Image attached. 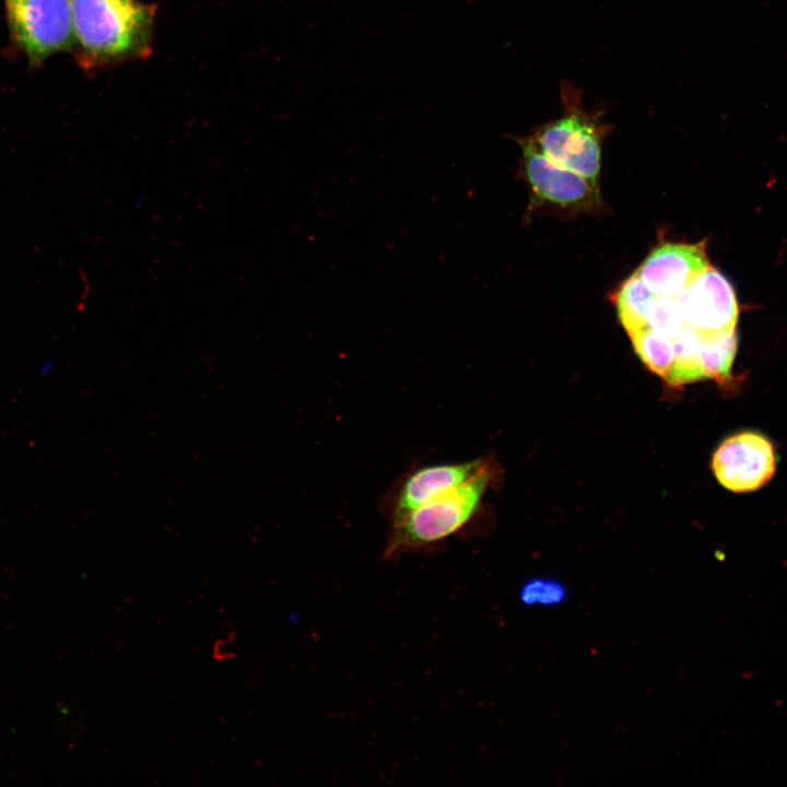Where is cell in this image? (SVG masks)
<instances>
[{
	"mask_svg": "<svg viewBox=\"0 0 787 787\" xmlns=\"http://www.w3.org/2000/svg\"><path fill=\"white\" fill-rule=\"evenodd\" d=\"M74 51L85 70L143 59L152 52L155 4L139 0H70Z\"/></svg>",
	"mask_w": 787,
	"mask_h": 787,
	"instance_id": "cell-1",
	"label": "cell"
},
{
	"mask_svg": "<svg viewBox=\"0 0 787 787\" xmlns=\"http://www.w3.org/2000/svg\"><path fill=\"white\" fill-rule=\"evenodd\" d=\"M494 472L490 463L460 486L391 522L384 557L425 550L460 532L478 513Z\"/></svg>",
	"mask_w": 787,
	"mask_h": 787,
	"instance_id": "cell-2",
	"label": "cell"
},
{
	"mask_svg": "<svg viewBox=\"0 0 787 787\" xmlns=\"http://www.w3.org/2000/svg\"><path fill=\"white\" fill-rule=\"evenodd\" d=\"M562 98L563 116L542 126L531 138L550 160L598 185L602 141L609 127L583 109L572 86L562 87Z\"/></svg>",
	"mask_w": 787,
	"mask_h": 787,
	"instance_id": "cell-3",
	"label": "cell"
},
{
	"mask_svg": "<svg viewBox=\"0 0 787 787\" xmlns=\"http://www.w3.org/2000/svg\"><path fill=\"white\" fill-rule=\"evenodd\" d=\"M13 44L38 66L75 46L70 0H4Z\"/></svg>",
	"mask_w": 787,
	"mask_h": 787,
	"instance_id": "cell-4",
	"label": "cell"
},
{
	"mask_svg": "<svg viewBox=\"0 0 787 787\" xmlns=\"http://www.w3.org/2000/svg\"><path fill=\"white\" fill-rule=\"evenodd\" d=\"M522 152L525 179L536 200L568 210L600 203L598 185L550 160L532 138H516Z\"/></svg>",
	"mask_w": 787,
	"mask_h": 787,
	"instance_id": "cell-5",
	"label": "cell"
},
{
	"mask_svg": "<svg viewBox=\"0 0 787 787\" xmlns=\"http://www.w3.org/2000/svg\"><path fill=\"white\" fill-rule=\"evenodd\" d=\"M491 463L478 458L462 462L433 463L406 473L384 500L385 514L391 522L430 501L460 486Z\"/></svg>",
	"mask_w": 787,
	"mask_h": 787,
	"instance_id": "cell-6",
	"label": "cell"
},
{
	"mask_svg": "<svg viewBox=\"0 0 787 787\" xmlns=\"http://www.w3.org/2000/svg\"><path fill=\"white\" fill-rule=\"evenodd\" d=\"M776 457L772 443L756 432H740L716 449L712 469L717 481L733 492H751L774 474Z\"/></svg>",
	"mask_w": 787,
	"mask_h": 787,
	"instance_id": "cell-7",
	"label": "cell"
},
{
	"mask_svg": "<svg viewBox=\"0 0 787 787\" xmlns=\"http://www.w3.org/2000/svg\"><path fill=\"white\" fill-rule=\"evenodd\" d=\"M685 326L704 338L736 332L738 303L729 281L707 268L678 297Z\"/></svg>",
	"mask_w": 787,
	"mask_h": 787,
	"instance_id": "cell-8",
	"label": "cell"
},
{
	"mask_svg": "<svg viewBox=\"0 0 787 787\" xmlns=\"http://www.w3.org/2000/svg\"><path fill=\"white\" fill-rule=\"evenodd\" d=\"M709 267L703 243H663L635 272L655 295L677 298Z\"/></svg>",
	"mask_w": 787,
	"mask_h": 787,
	"instance_id": "cell-9",
	"label": "cell"
},
{
	"mask_svg": "<svg viewBox=\"0 0 787 787\" xmlns=\"http://www.w3.org/2000/svg\"><path fill=\"white\" fill-rule=\"evenodd\" d=\"M656 295L634 272L613 295L621 325L633 337L647 328V313Z\"/></svg>",
	"mask_w": 787,
	"mask_h": 787,
	"instance_id": "cell-10",
	"label": "cell"
},
{
	"mask_svg": "<svg viewBox=\"0 0 787 787\" xmlns=\"http://www.w3.org/2000/svg\"><path fill=\"white\" fill-rule=\"evenodd\" d=\"M631 340L635 352L645 365L667 380L674 362L672 339L646 328L631 337Z\"/></svg>",
	"mask_w": 787,
	"mask_h": 787,
	"instance_id": "cell-11",
	"label": "cell"
},
{
	"mask_svg": "<svg viewBox=\"0 0 787 787\" xmlns=\"http://www.w3.org/2000/svg\"><path fill=\"white\" fill-rule=\"evenodd\" d=\"M684 327L685 321L678 299L656 295L648 308L647 328L672 339Z\"/></svg>",
	"mask_w": 787,
	"mask_h": 787,
	"instance_id": "cell-12",
	"label": "cell"
},
{
	"mask_svg": "<svg viewBox=\"0 0 787 787\" xmlns=\"http://www.w3.org/2000/svg\"><path fill=\"white\" fill-rule=\"evenodd\" d=\"M567 597V588L559 580L536 577L525 583L519 590L520 601L526 606L552 607Z\"/></svg>",
	"mask_w": 787,
	"mask_h": 787,
	"instance_id": "cell-13",
	"label": "cell"
},
{
	"mask_svg": "<svg viewBox=\"0 0 787 787\" xmlns=\"http://www.w3.org/2000/svg\"><path fill=\"white\" fill-rule=\"evenodd\" d=\"M148 201V198L145 195H140L133 200V205L136 209H141L145 205Z\"/></svg>",
	"mask_w": 787,
	"mask_h": 787,
	"instance_id": "cell-14",
	"label": "cell"
}]
</instances>
